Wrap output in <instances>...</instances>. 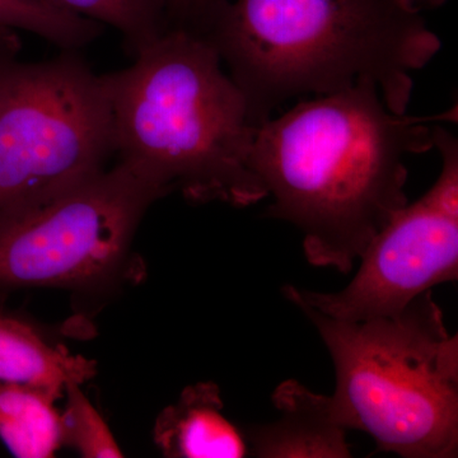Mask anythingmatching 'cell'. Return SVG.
I'll return each mask as SVG.
<instances>
[{"label":"cell","mask_w":458,"mask_h":458,"mask_svg":"<svg viewBox=\"0 0 458 458\" xmlns=\"http://www.w3.org/2000/svg\"><path fill=\"white\" fill-rule=\"evenodd\" d=\"M95 375V360L54 345L22 319L0 315V384L30 386L60 399L66 385L82 386Z\"/></svg>","instance_id":"10"},{"label":"cell","mask_w":458,"mask_h":458,"mask_svg":"<svg viewBox=\"0 0 458 458\" xmlns=\"http://www.w3.org/2000/svg\"><path fill=\"white\" fill-rule=\"evenodd\" d=\"M0 26L38 35L60 50H82L106 30L44 0H0Z\"/></svg>","instance_id":"13"},{"label":"cell","mask_w":458,"mask_h":458,"mask_svg":"<svg viewBox=\"0 0 458 458\" xmlns=\"http://www.w3.org/2000/svg\"><path fill=\"white\" fill-rule=\"evenodd\" d=\"M434 148L442 159L438 179L373 237L352 282L335 293L285 285L289 302L344 321H364L399 313L433 286L456 282L458 141L441 123L434 126Z\"/></svg>","instance_id":"7"},{"label":"cell","mask_w":458,"mask_h":458,"mask_svg":"<svg viewBox=\"0 0 458 458\" xmlns=\"http://www.w3.org/2000/svg\"><path fill=\"white\" fill-rule=\"evenodd\" d=\"M47 4L110 26L132 56L170 30L165 0H44Z\"/></svg>","instance_id":"12"},{"label":"cell","mask_w":458,"mask_h":458,"mask_svg":"<svg viewBox=\"0 0 458 458\" xmlns=\"http://www.w3.org/2000/svg\"><path fill=\"white\" fill-rule=\"evenodd\" d=\"M221 388L213 382L189 386L157 418L155 442L165 457L250 456L245 433L223 414Z\"/></svg>","instance_id":"9"},{"label":"cell","mask_w":458,"mask_h":458,"mask_svg":"<svg viewBox=\"0 0 458 458\" xmlns=\"http://www.w3.org/2000/svg\"><path fill=\"white\" fill-rule=\"evenodd\" d=\"M445 0H236L207 40L249 102L256 125L288 99L376 84L405 114L412 72L441 50L424 13Z\"/></svg>","instance_id":"2"},{"label":"cell","mask_w":458,"mask_h":458,"mask_svg":"<svg viewBox=\"0 0 458 458\" xmlns=\"http://www.w3.org/2000/svg\"><path fill=\"white\" fill-rule=\"evenodd\" d=\"M228 0H165L168 26L207 38Z\"/></svg>","instance_id":"15"},{"label":"cell","mask_w":458,"mask_h":458,"mask_svg":"<svg viewBox=\"0 0 458 458\" xmlns=\"http://www.w3.org/2000/svg\"><path fill=\"white\" fill-rule=\"evenodd\" d=\"M434 116L397 114L376 84L302 99L258 126L252 165L273 204L267 216L303 234L313 267L351 273L373 237L409 203V155L434 148Z\"/></svg>","instance_id":"1"},{"label":"cell","mask_w":458,"mask_h":458,"mask_svg":"<svg viewBox=\"0 0 458 458\" xmlns=\"http://www.w3.org/2000/svg\"><path fill=\"white\" fill-rule=\"evenodd\" d=\"M174 191L143 162L116 164L40 203L0 209V297L87 288L123 270L150 205Z\"/></svg>","instance_id":"6"},{"label":"cell","mask_w":458,"mask_h":458,"mask_svg":"<svg viewBox=\"0 0 458 458\" xmlns=\"http://www.w3.org/2000/svg\"><path fill=\"white\" fill-rule=\"evenodd\" d=\"M279 418L247 429L250 456L258 458H349L348 429L333 396L316 394L294 379L271 394Z\"/></svg>","instance_id":"8"},{"label":"cell","mask_w":458,"mask_h":458,"mask_svg":"<svg viewBox=\"0 0 458 458\" xmlns=\"http://www.w3.org/2000/svg\"><path fill=\"white\" fill-rule=\"evenodd\" d=\"M21 49L16 30L0 26V209L47 200L116 157L102 74L81 50L23 62Z\"/></svg>","instance_id":"5"},{"label":"cell","mask_w":458,"mask_h":458,"mask_svg":"<svg viewBox=\"0 0 458 458\" xmlns=\"http://www.w3.org/2000/svg\"><path fill=\"white\" fill-rule=\"evenodd\" d=\"M64 394L65 409L60 414L62 445H71L87 458L123 457L113 432L82 393L81 385H66Z\"/></svg>","instance_id":"14"},{"label":"cell","mask_w":458,"mask_h":458,"mask_svg":"<svg viewBox=\"0 0 458 458\" xmlns=\"http://www.w3.org/2000/svg\"><path fill=\"white\" fill-rule=\"evenodd\" d=\"M297 309L334 361L333 400L344 426L400 457H457L458 336L432 291L399 313L364 321Z\"/></svg>","instance_id":"4"},{"label":"cell","mask_w":458,"mask_h":458,"mask_svg":"<svg viewBox=\"0 0 458 458\" xmlns=\"http://www.w3.org/2000/svg\"><path fill=\"white\" fill-rule=\"evenodd\" d=\"M56 400L30 386L0 384V439L14 456H54L62 445Z\"/></svg>","instance_id":"11"},{"label":"cell","mask_w":458,"mask_h":458,"mask_svg":"<svg viewBox=\"0 0 458 458\" xmlns=\"http://www.w3.org/2000/svg\"><path fill=\"white\" fill-rule=\"evenodd\" d=\"M102 80L117 158L147 164L192 203L267 197L252 165L259 125L212 42L170 29Z\"/></svg>","instance_id":"3"}]
</instances>
